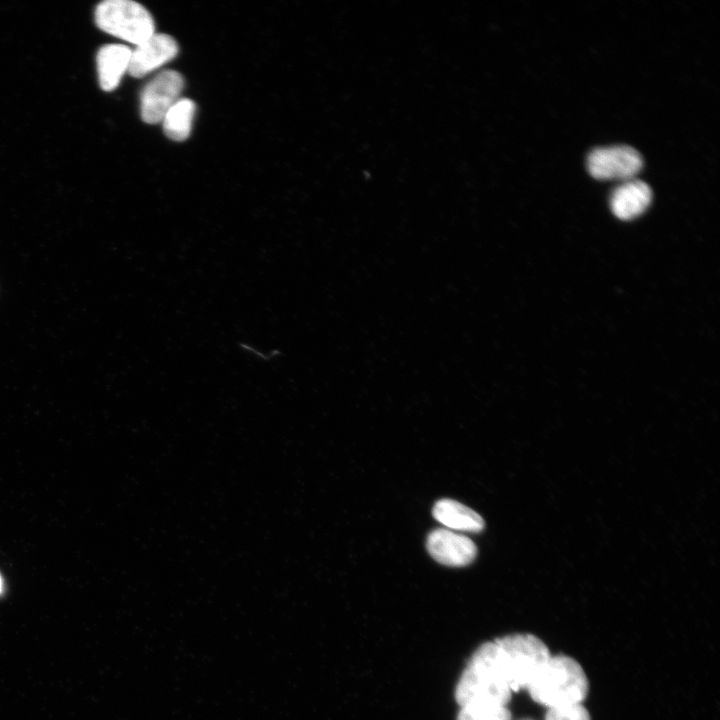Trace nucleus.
I'll list each match as a JSON object with an SVG mask.
<instances>
[{
	"mask_svg": "<svg viewBox=\"0 0 720 720\" xmlns=\"http://www.w3.org/2000/svg\"><path fill=\"white\" fill-rule=\"evenodd\" d=\"M2 586H3V583H2L1 576H0V593H1V591H2Z\"/></svg>",
	"mask_w": 720,
	"mask_h": 720,
	"instance_id": "obj_15",
	"label": "nucleus"
},
{
	"mask_svg": "<svg viewBox=\"0 0 720 720\" xmlns=\"http://www.w3.org/2000/svg\"><path fill=\"white\" fill-rule=\"evenodd\" d=\"M512 690L498 644L486 642L471 656L456 685L455 699L459 706L485 702L506 706Z\"/></svg>",
	"mask_w": 720,
	"mask_h": 720,
	"instance_id": "obj_1",
	"label": "nucleus"
},
{
	"mask_svg": "<svg viewBox=\"0 0 720 720\" xmlns=\"http://www.w3.org/2000/svg\"><path fill=\"white\" fill-rule=\"evenodd\" d=\"M196 111L195 103L188 98H180L167 111L162 119L165 135L173 141H184L191 132Z\"/></svg>",
	"mask_w": 720,
	"mask_h": 720,
	"instance_id": "obj_12",
	"label": "nucleus"
},
{
	"mask_svg": "<svg viewBox=\"0 0 720 720\" xmlns=\"http://www.w3.org/2000/svg\"><path fill=\"white\" fill-rule=\"evenodd\" d=\"M184 88L182 75L175 70H164L143 88L140 96L142 120L149 124L162 121L164 115L180 98Z\"/></svg>",
	"mask_w": 720,
	"mask_h": 720,
	"instance_id": "obj_6",
	"label": "nucleus"
},
{
	"mask_svg": "<svg viewBox=\"0 0 720 720\" xmlns=\"http://www.w3.org/2000/svg\"><path fill=\"white\" fill-rule=\"evenodd\" d=\"M524 720H531V719H524Z\"/></svg>",
	"mask_w": 720,
	"mask_h": 720,
	"instance_id": "obj_16",
	"label": "nucleus"
},
{
	"mask_svg": "<svg viewBox=\"0 0 720 720\" xmlns=\"http://www.w3.org/2000/svg\"><path fill=\"white\" fill-rule=\"evenodd\" d=\"M545 720H591L582 703L548 708Z\"/></svg>",
	"mask_w": 720,
	"mask_h": 720,
	"instance_id": "obj_14",
	"label": "nucleus"
},
{
	"mask_svg": "<svg viewBox=\"0 0 720 720\" xmlns=\"http://www.w3.org/2000/svg\"><path fill=\"white\" fill-rule=\"evenodd\" d=\"M457 720H512V717L504 705L472 702L460 706Z\"/></svg>",
	"mask_w": 720,
	"mask_h": 720,
	"instance_id": "obj_13",
	"label": "nucleus"
},
{
	"mask_svg": "<svg viewBox=\"0 0 720 720\" xmlns=\"http://www.w3.org/2000/svg\"><path fill=\"white\" fill-rule=\"evenodd\" d=\"M178 44L170 35L154 33L131 50L128 73L143 77L176 57Z\"/></svg>",
	"mask_w": 720,
	"mask_h": 720,
	"instance_id": "obj_7",
	"label": "nucleus"
},
{
	"mask_svg": "<svg viewBox=\"0 0 720 720\" xmlns=\"http://www.w3.org/2000/svg\"><path fill=\"white\" fill-rule=\"evenodd\" d=\"M426 547L431 557L447 566L468 565L477 554L471 539L444 528L435 529L428 535Z\"/></svg>",
	"mask_w": 720,
	"mask_h": 720,
	"instance_id": "obj_8",
	"label": "nucleus"
},
{
	"mask_svg": "<svg viewBox=\"0 0 720 720\" xmlns=\"http://www.w3.org/2000/svg\"><path fill=\"white\" fill-rule=\"evenodd\" d=\"M432 513L437 521L453 530L479 532L484 527L483 518L477 512L455 500L437 501Z\"/></svg>",
	"mask_w": 720,
	"mask_h": 720,
	"instance_id": "obj_11",
	"label": "nucleus"
},
{
	"mask_svg": "<svg viewBox=\"0 0 720 720\" xmlns=\"http://www.w3.org/2000/svg\"><path fill=\"white\" fill-rule=\"evenodd\" d=\"M642 166L639 152L626 145L596 148L587 158L589 173L599 180H630Z\"/></svg>",
	"mask_w": 720,
	"mask_h": 720,
	"instance_id": "obj_5",
	"label": "nucleus"
},
{
	"mask_svg": "<svg viewBox=\"0 0 720 720\" xmlns=\"http://www.w3.org/2000/svg\"><path fill=\"white\" fill-rule=\"evenodd\" d=\"M95 22L104 32L135 46L155 33L149 11L132 0H105L95 10Z\"/></svg>",
	"mask_w": 720,
	"mask_h": 720,
	"instance_id": "obj_4",
	"label": "nucleus"
},
{
	"mask_svg": "<svg viewBox=\"0 0 720 720\" xmlns=\"http://www.w3.org/2000/svg\"><path fill=\"white\" fill-rule=\"evenodd\" d=\"M652 200V191L641 180L630 179L616 187L610 197L613 214L621 220H631L646 211Z\"/></svg>",
	"mask_w": 720,
	"mask_h": 720,
	"instance_id": "obj_9",
	"label": "nucleus"
},
{
	"mask_svg": "<svg viewBox=\"0 0 720 720\" xmlns=\"http://www.w3.org/2000/svg\"><path fill=\"white\" fill-rule=\"evenodd\" d=\"M494 641L501 649L512 692L527 689L551 656L546 644L532 634H512Z\"/></svg>",
	"mask_w": 720,
	"mask_h": 720,
	"instance_id": "obj_3",
	"label": "nucleus"
},
{
	"mask_svg": "<svg viewBox=\"0 0 720 720\" xmlns=\"http://www.w3.org/2000/svg\"><path fill=\"white\" fill-rule=\"evenodd\" d=\"M527 690L535 702L548 708L577 704L587 696L588 679L572 657L550 656Z\"/></svg>",
	"mask_w": 720,
	"mask_h": 720,
	"instance_id": "obj_2",
	"label": "nucleus"
},
{
	"mask_svg": "<svg viewBox=\"0 0 720 720\" xmlns=\"http://www.w3.org/2000/svg\"><path fill=\"white\" fill-rule=\"evenodd\" d=\"M131 49L121 44H108L97 53V71L100 87L104 91L114 90L128 71Z\"/></svg>",
	"mask_w": 720,
	"mask_h": 720,
	"instance_id": "obj_10",
	"label": "nucleus"
}]
</instances>
